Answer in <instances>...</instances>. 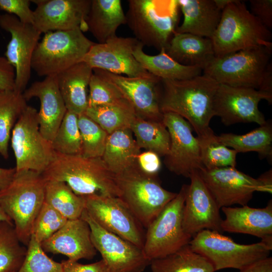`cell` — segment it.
I'll list each match as a JSON object with an SVG mask.
<instances>
[{
    "instance_id": "cell-1",
    "label": "cell",
    "mask_w": 272,
    "mask_h": 272,
    "mask_svg": "<svg viewBox=\"0 0 272 272\" xmlns=\"http://www.w3.org/2000/svg\"><path fill=\"white\" fill-rule=\"evenodd\" d=\"M219 83L202 74L183 80L161 79L160 107L163 113L182 117L201 137L213 130L210 126L215 116L214 100Z\"/></svg>"
},
{
    "instance_id": "cell-2",
    "label": "cell",
    "mask_w": 272,
    "mask_h": 272,
    "mask_svg": "<svg viewBox=\"0 0 272 272\" xmlns=\"http://www.w3.org/2000/svg\"><path fill=\"white\" fill-rule=\"evenodd\" d=\"M41 174L45 181L65 182L80 196L119 197L115 175L101 157L88 158L55 152L53 160Z\"/></svg>"
},
{
    "instance_id": "cell-3",
    "label": "cell",
    "mask_w": 272,
    "mask_h": 272,
    "mask_svg": "<svg viewBox=\"0 0 272 272\" xmlns=\"http://www.w3.org/2000/svg\"><path fill=\"white\" fill-rule=\"evenodd\" d=\"M211 39L217 57L242 50L272 46L270 30L239 0H231L223 9Z\"/></svg>"
},
{
    "instance_id": "cell-4",
    "label": "cell",
    "mask_w": 272,
    "mask_h": 272,
    "mask_svg": "<svg viewBox=\"0 0 272 272\" xmlns=\"http://www.w3.org/2000/svg\"><path fill=\"white\" fill-rule=\"evenodd\" d=\"M45 182L41 173L21 170L16 171L11 183L0 190V205L13 222L19 240L27 246L44 202Z\"/></svg>"
},
{
    "instance_id": "cell-5",
    "label": "cell",
    "mask_w": 272,
    "mask_h": 272,
    "mask_svg": "<svg viewBox=\"0 0 272 272\" xmlns=\"http://www.w3.org/2000/svg\"><path fill=\"white\" fill-rule=\"evenodd\" d=\"M126 24L144 46L166 48L178 27L177 0H128Z\"/></svg>"
},
{
    "instance_id": "cell-6",
    "label": "cell",
    "mask_w": 272,
    "mask_h": 272,
    "mask_svg": "<svg viewBox=\"0 0 272 272\" xmlns=\"http://www.w3.org/2000/svg\"><path fill=\"white\" fill-rule=\"evenodd\" d=\"M119 197L147 228L177 193L164 188L157 174L143 171L137 162L115 174Z\"/></svg>"
},
{
    "instance_id": "cell-7",
    "label": "cell",
    "mask_w": 272,
    "mask_h": 272,
    "mask_svg": "<svg viewBox=\"0 0 272 272\" xmlns=\"http://www.w3.org/2000/svg\"><path fill=\"white\" fill-rule=\"evenodd\" d=\"M94 43L80 28L47 32L35 48L32 69L41 77L57 75L81 62Z\"/></svg>"
},
{
    "instance_id": "cell-8",
    "label": "cell",
    "mask_w": 272,
    "mask_h": 272,
    "mask_svg": "<svg viewBox=\"0 0 272 272\" xmlns=\"http://www.w3.org/2000/svg\"><path fill=\"white\" fill-rule=\"evenodd\" d=\"M272 46L242 50L214 57L203 69L218 83L259 90L270 58Z\"/></svg>"
},
{
    "instance_id": "cell-9",
    "label": "cell",
    "mask_w": 272,
    "mask_h": 272,
    "mask_svg": "<svg viewBox=\"0 0 272 272\" xmlns=\"http://www.w3.org/2000/svg\"><path fill=\"white\" fill-rule=\"evenodd\" d=\"M195 252L207 258L215 270L235 268L239 270L269 256L272 246L261 241L241 244L216 231L202 230L189 243Z\"/></svg>"
},
{
    "instance_id": "cell-10",
    "label": "cell",
    "mask_w": 272,
    "mask_h": 272,
    "mask_svg": "<svg viewBox=\"0 0 272 272\" xmlns=\"http://www.w3.org/2000/svg\"><path fill=\"white\" fill-rule=\"evenodd\" d=\"M188 185L183 184L176 196L146 228L143 251L150 261L165 257L189 244L192 237L184 230L182 214Z\"/></svg>"
},
{
    "instance_id": "cell-11",
    "label": "cell",
    "mask_w": 272,
    "mask_h": 272,
    "mask_svg": "<svg viewBox=\"0 0 272 272\" xmlns=\"http://www.w3.org/2000/svg\"><path fill=\"white\" fill-rule=\"evenodd\" d=\"M198 172L220 209L236 204L246 206L255 191L271 193V170L257 179L235 167H203Z\"/></svg>"
},
{
    "instance_id": "cell-12",
    "label": "cell",
    "mask_w": 272,
    "mask_h": 272,
    "mask_svg": "<svg viewBox=\"0 0 272 272\" xmlns=\"http://www.w3.org/2000/svg\"><path fill=\"white\" fill-rule=\"evenodd\" d=\"M16 171L28 170L42 173L54 156L51 143L40 132L38 111L28 105L16 123L11 134Z\"/></svg>"
},
{
    "instance_id": "cell-13",
    "label": "cell",
    "mask_w": 272,
    "mask_h": 272,
    "mask_svg": "<svg viewBox=\"0 0 272 272\" xmlns=\"http://www.w3.org/2000/svg\"><path fill=\"white\" fill-rule=\"evenodd\" d=\"M81 218L88 224L92 242L109 272H143L150 265L142 248L102 228L85 209Z\"/></svg>"
},
{
    "instance_id": "cell-14",
    "label": "cell",
    "mask_w": 272,
    "mask_h": 272,
    "mask_svg": "<svg viewBox=\"0 0 272 272\" xmlns=\"http://www.w3.org/2000/svg\"><path fill=\"white\" fill-rule=\"evenodd\" d=\"M83 197L85 209L100 226L143 249L146 233L143 226L121 198L103 195Z\"/></svg>"
},
{
    "instance_id": "cell-15",
    "label": "cell",
    "mask_w": 272,
    "mask_h": 272,
    "mask_svg": "<svg viewBox=\"0 0 272 272\" xmlns=\"http://www.w3.org/2000/svg\"><path fill=\"white\" fill-rule=\"evenodd\" d=\"M261 100L272 103V95L259 90L219 84L214 100L215 116L226 125L254 122L259 125L266 122L258 109Z\"/></svg>"
},
{
    "instance_id": "cell-16",
    "label": "cell",
    "mask_w": 272,
    "mask_h": 272,
    "mask_svg": "<svg viewBox=\"0 0 272 272\" xmlns=\"http://www.w3.org/2000/svg\"><path fill=\"white\" fill-rule=\"evenodd\" d=\"M0 27L11 35L5 56L15 71L14 90L23 93L31 77L32 59L41 33L34 25L8 13L1 15Z\"/></svg>"
},
{
    "instance_id": "cell-17",
    "label": "cell",
    "mask_w": 272,
    "mask_h": 272,
    "mask_svg": "<svg viewBox=\"0 0 272 272\" xmlns=\"http://www.w3.org/2000/svg\"><path fill=\"white\" fill-rule=\"evenodd\" d=\"M163 122L170 138L164 164L171 172L189 178L193 171L203 168L198 142L192 133V127L184 118L173 112L164 113Z\"/></svg>"
},
{
    "instance_id": "cell-18",
    "label": "cell",
    "mask_w": 272,
    "mask_h": 272,
    "mask_svg": "<svg viewBox=\"0 0 272 272\" xmlns=\"http://www.w3.org/2000/svg\"><path fill=\"white\" fill-rule=\"evenodd\" d=\"M140 42L134 37L117 36L103 43H94L82 60L93 70L100 69L128 77H147V71L133 55Z\"/></svg>"
},
{
    "instance_id": "cell-19",
    "label": "cell",
    "mask_w": 272,
    "mask_h": 272,
    "mask_svg": "<svg viewBox=\"0 0 272 272\" xmlns=\"http://www.w3.org/2000/svg\"><path fill=\"white\" fill-rule=\"evenodd\" d=\"M93 70L118 88L132 106L137 117L163 121V113L160 107L161 79L153 75L128 77L100 69Z\"/></svg>"
},
{
    "instance_id": "cell-20",
    "label": "cell",
    "mask_w": 272,
    "mask_h": 272,
    "mask_svg": "<svg viewBox=\"0 0 272 272\" xmlns=\"http://www.w3.org/2000/svg\"><path fill=\"white\" fill-rule=\"evenodd\" d=\"M182 214L184 231L192 237L204 230L221 233L220 208L201 179L198 171L189 177Z\"/></svg>"
},
{
    "instance_id": "cell-21",
    "label": "cell",
    "mask_w": 272,
    "mask_h": 272,
    "mask_svg": "<svg viewBox=\"0 0 272 272\" xmlns=\"http://www.w3.org/2000/svg\"><path fill=\"white\" fill-rule=\"evenodd\" d=\"M34 26L41 34L80 28L87 31L85 19L91 0H34Z\"/></svg>"
},
{
    "instance_id": "cell-22",
    "label": "cell",
    "mask_w": 272,
    "mask_h": 272,
    "mask_svg": "<svg viewBox=\"0 0 272 272\" xmlns=\"http://www.w3.org/2000/svg\"><path fill=\"white\" fill-rule=\"evenodd\" d=\"M23 95L27 101L33 97L39 99L40 130L45 139L51 142L67 111L58 86L57 76H47L42 81L33 82Z\"/></svg>"
},
{
    "instance_id": "cell-23",
    "label": "cell",
    "mask_w": 272,
    "mask_h": 272,
    "mask_svg": "<svg viewBox=\"0 0 272 272\" xmlns=\"http://www.w3.org/2000/svg\"><path fill=\"white\" fill-rule=\"evenodd\" d=\"M45 252L61 254L68 259H91L97 253L91 239L90 227L81 218L67 220L64 226L41 243Z\"/></svg>"
},
{
    "instance_id": "cell-24",
    "label": "cell",
    "mask_w": 272,
    "mask_h": 272,
    "mask_svg": "<svg viewBox=\"0 0 272 272\" xmlns=\"http://www.w3.org/2000/svg\"><path fill=\"white\" fill-rule=\"evenodd\" d=\"M222 231L251 235L272 246V201L263 208L223 207Z\"/></svg>"
},
{
    "instance_id": "cell-25",
    "label": "cell",
    "mask_w": 272,
    "mask_h": 272,
    "mask_svg": "<svg viewBox=\"0 0 272 272\" xmlns=\"http://www.w3.org/2000/svg\"><path fill=\"white\" fill-rule=\"evenodd\" d=\"M183 20L175 32L211 39L219 23L223 9L216 0H177Z\"/></svg>"
},
{
    "instance_id": "cell-26",
    "label": "cell",
    "mask_w": 272,
    "mask_h": 272,
    "mask_svg": "<svg viewBox=\"0 0 272 272\" xmlns=\"http://www.w3.org/2000/svg\"><path fill=\"white\" fill-rule=\"evenodd\" d=\"M93 69L80 62L57 74L58 86L67 110L79 115L88 106V91Z\"/></svg>"
},
{
    "instance_id": "cell-27",
    "label": "cell",
    "mask_w": 272,
    "mask_h": 272,
    "mask_svg": "<svg viewBox=\"0 0 272 272\" xmlns=\"http://www.w3.org/2000/svg\"><path fill=\"white\" fill-rule=\"evenodd\" d=\"M89 31L99 43L117 36L118 28L126 24V16L120 0H91L85 19Z\"/></svg>"
},
{
    "instance_id": "cell-28",
    "label": "cell",
    "mask_w": 272,
    "mask_h": 272,
    "mask_svg": "<svg viewBox=\"0 0 272 272\" xmlns=\"http://www.w3.org/2000/svg\"><path fill=\"white\" fill-rule=\"evenodd\" d=\"M165 51L178 63L202 70L215 57L211 39L187 33L174 32Z\"/></svg>"
},
{
    "instance_id": "cell-29",
    "label": "cell",
    "mask_w": 272,
    "mask_h": 272,
    "mask_svg": "<svg viewBox=\"0 0 272 272\" xmlns=\"http://www.w3.org/2000/svg\"><path fill=\"white\" fill-rule=\"evenodd\" d=\"M140 153L141 149L131 130L125 128L108 134L101 158L109 170L115 175L135 164Z\"/></svg>"
},
{
    "instance_id": "cell-30",
    "label": "cell",
    "mask_w": 272,
    "mask_h": 272,
    "mask_svg": "<svg viewBox=\"0 0 272 272\" xmlns=\"http://www.w3.org/2000/svg\"><path fill=\"white\" fill-rule=\"evenodd\" d=\"M144 46L140 42L133 51V56L147 71L162 80H183L201 74V69L178 63L164 48L161 49L159 54L151 55L143 51Z\"/></svg>"
},
{
    "instance_id": "cell-31",
    "label": "cell",
    "mask_w": 272,
    "mask_h": 272,
    "mask_svg": "<svg viewBox=\"0 0 272 272\" xmlns=\"http://www.w3.org/2000/svg\"><path fill=\"white\" fill-rule=\"evenodd\" d=\"M218 141L238 153L257 152L262 158L272 157V125L267 121L246 134L222 133Z\"/></svg>"
},
{
    "instance_id": "cell-32",
    "label": "cell",
    "mask_w": 272,
    "mask_h": 272,
    "mask_svg": "<svg viewBox=\"0 0 272 272\" xmlns=\"http://www.w3.org/2000/svg\"><path fill=\"white\" fill-rule=\"evenodd\" d=\"M152 272H214L212 263L187 244L165 257L151 261Z\"/></svg>"
},
{
    "instance_id": "cell-33",
    "label": "cell",
    "mask_w": 272,
    "mask_h": 272,
    "mask_svg": "<svg viewBox=\"0 0 272 272\" xmlns=\"http://www.w3.org/2000/svg\"><path fill=\"white\" fill-rule=\"evenodd\" d=\"M130 129L140 149L154 152L160 157L168 154L170 138L163 121L147 120L137 116L131 123Z\"/></svg>"
},
{
    "instance_id": "cell-34",
    "label": "cell",
    "mask_w": 272,
    "mask_h": 272,
    "mask_svg": "<svg viewBox=\"0 0 272 272\" xmlns=\"http://www.w3.org/2000/svg\"><path fill=\"white\" fill-rule=\"evenodd\" d=\"M28 106L23 93L0 90V154L7 159L8 145L12 130Z\"/></svg>"
},
{
    "instance_id": "cell-35",
    "label": "cell",
    "mask_w": 272,
    "mask_h": 272,
    "mask_svg": "<svg viewBox=\"0 0 272 272\" xmlns=\"http://www.w3.org/2000/svg\"><path fill=\"white\" fill-rule=\"evenodd\" d=\"M44 202L55 209L67 220L81 218L85 210L83 196L74 193L64 182L46 181Z\"/></svg>"
},
{
    "instance_id": "cell-36",
    "label": "cell",
    "mask_w": 272,
    "mask_h": 272,
    "mask_svg": "<svg viewBox=\"0 0 272 272\" xmlns=\"http://www.w3.org/2000/svg\"><path fill=\"white\" fill-rule=\"evenodd\" d=\"M85 114L108 134L121 129L129 128L137 117L130 103L88 107Z\"/></svg>"
},
{
    "instance_id": "cell-37",
    "label": "cell",
    "mask_w": 272,
    "mask_h": 272,
    "mask_svg": "<svg viewBox=\"0 0 272 272\" xmlns=\"http://www.w3.org/2000/svg\"><path fill=\"white\" fill-rule=\"evenodd\" d=\"M13 223L0 222V272H17L27 248L22 245Z\"/></svg>"
},
{
    "instance_id": "cell-38",
    "label": "cell",
    "mask_w": 272,
    "mask_h": 272,
    "mask_svg": "<svg viewBox=\"0 0 272 272\" xmlns=\"http://www.w3.org/2000/svg\"><path fill=\"white\" fill-rule=\"evenodd\" d=\"M196 138L203 167L211 169L236 166L238 153L218 141L214 131Z\"/></svg>"
},
{
    "instance_id": "cell-39",
    "label": "cell",
    "mask_w": 272,
    "mask_h": 272,
    "mask_svg": "<svg viewBox=\"0 0 272 272\" xmlns=\"http://www.w3.org/2000/svg\"><path fill=\"white\" fill-rule=\"evenodd\" d=\"M51 143L55 152L71 155L82 154L78 115L67 110Z\"/></svg>"
},
{
    "instance_id": "cell-40",
    "label": "cell",
    "mask_w": 272,
    "mask_h": 272,
    "mask_svg": "<svg viewBox=\"0 0 272 272\" xmlns=\"http://www.w3.org/2000/svg\"><path fill=\"white\" fill-rule=\"evenodd\" d=\"M78 126L82 139L81 155L102 157L109 134L85 113L78 115Z\"/></svg>"
},
{
    "instance_id": "cell-41",
    "label": "cell",
    "mask_w": 272,
    "mask_h": 272,
    "mask_svg": "<svg viewBox=\"0 0 272 272\" xmlns=\"http://www.w3.org/2000/svg\"><path fill=\"white\" fill-rule=\"evenodd\" d=\"M89 89L88 107L129 102L115 85L95 70H93Z\"/></svg>"
},
{
    "instance_id": "cell-42",
    "label": "cell",
    "mask_w": 272,
    "mask_h": 272,
    "mask_svg": "<svg viewBox=\"0 0 272 272\" xmlns=\"http://www.w3.org/2000/svg\"><path fill=\"white\" fill-rule=\"evenodd\" d=\"M17 272H63L61 263L49 258L32 234L24 261Z\"/></svg>"
},
{
    "instance_id": "cell-43",
    "label": "cell",
    "mask_w": 272,
    "mask_h": 272,
    "mask_svg": "<svg viewBox=\"0 0 272 272\" xmlns=\"http://www.w3.org/2000/svg\"><path fill=\"white\" fill-rule=\"evenodd\" d=\"M67 219L44 202L34 223L32 234L41 244L62 228Z\"/></svg>"
},
{
    "instance_id": "cell-44",
    "label": "cell",
    "mask_w": 272,
    "mask_h": 272,
    "mask_svg": "<svg viewBox=\"0 0 272 272\" xmlns=\"http://www.w3.org/2000/svg\"><path fill=\"white\" fill-rule=\"evenodd\" d=\"M29 0H0V10L15 16L21 22L34 24V11L30 8Z\"/></svg>"
},
{
    "instance_id": "cell-45",
    "label": "cell",
    "mask_w": 272,
    "mask_h": 272,
    "mask_svg": "<svg viewBox=\"0 0 272 272\" xmlns=\"http://www.w3.org/2000/svg\"><path fill=\"white\" fill-rule=\"evenodd\" d=\"M251 12L267 28H272V1L250 0Z\"/></svg>"
},
{
    "instance_id": "cell-46",
    "label": "cell",
    "mask_w": 272,
    "mask_h": 272,
    "mask_svg": "<svg viewBox=\"0 0 272 272\" xmlns=\"http://www.w3.org/2000/svg\"><path fill=\"white\" fill-rule=\"evenodd\" d=\"M61 263L63 272H109L108 267L102 259L87 264H81L77 261L69 259L62 260Z\"/></svg>"
},
{
    "instance_id": "cell-47",
    "label": "cell",
    "mask_w": 272,
    "mask_h": 272,
    "mask_svg": "<svg viewBox=\"0 0 272 272\" xmlns=\"http://www.w3.org/2000/svg\"><path fill=\"white\" fill-rule=\"evenodd\" d=\"M137 163L143 171L151 174H157L161 167L160 156L150 151L140 153Z\"/></svg>"
},
{
    "instance_id": "cell-48",
    "label": "cell",
    "mask_w": 272,
    "mask_h": 272,
    "mask_svg": "<svg viewBox=\"0 0 272 272\" xmlns=\"http://www.w3.org/2000/svg\"><path fill=\"white\" fill-rule=\"evenodd\" d=\"M15 71L6 57L0 56V90L15 89Z\"/></svg>"
},
{
    "instance_id": "cell-49",
    "label": "cell",
    "mask_w": 272,
    "mask_h": 272,
    "mask_svg": "<svg viewBox=\"0 0 272 272\" xmlns=\"http://www.w3.org/2000/svg\"><path fill=\"white\" fill-rule=\"evenodd\" d=\"M240 272H272V258L268 257L241 269Z\"/></svg>"
},
{
    "instance_id": "cell-50",
    "label": "cell",
    "mask_w": 272,
    "mask_h": 272,
    "mask_svg": "<svg viewBox=\"0 0 272 272\" xmlns=\"http://www.w3.org/2000/svg\"><path fill=\"white\" fill-rule=\"evenodd\" d=\"M272 95V65L271 62L268 64L263 78L260 87L258 90Z\"/></svg>"
},
{
    "instance_id": "cell-51",
    "label": "cell",
    "mask_w": 272,
    "mask_h": 272,
    "mask_svg": "<svg viewBox=\"0 0 272 272\" xmlns=\"http://www.w3.org/2000/svg\"><path fill=\"white\" fill-rule=\"evenodd\" d=\"M16 168L0 167V190L6 188L12 181L16 173Z\"/></svg>"
},
{
    "instance_id": "cell-52",
    "label": "cell",
    "mask_w": 272,
    "mask_h": 272,
    "mask_svg": "<svg viewBox=\"0 0 272 272\" xmlns=\"http://www.w3.org/2000/svg\"><path fill=\"white\" fill-rule=\"evenodd\" d=\"M6 221L8 222H12L11 219L6 214L4 209L0 205V222Z\"/></svg>"
},
{
    "instance_id": "cell-53",
    "label": "cell",
    "mask_w": 272,
    "mask_h": 272,
    "mask_svg": "<svg viewBox=\"0 0 272 272\" xmlns=\"http://www.w3.org/2000/svg\"><path fill=\"white\" fill-rule=\"evenodd\" d=\"M1 14H0V17H1Z\"/></svg>"
}]
</instances>
